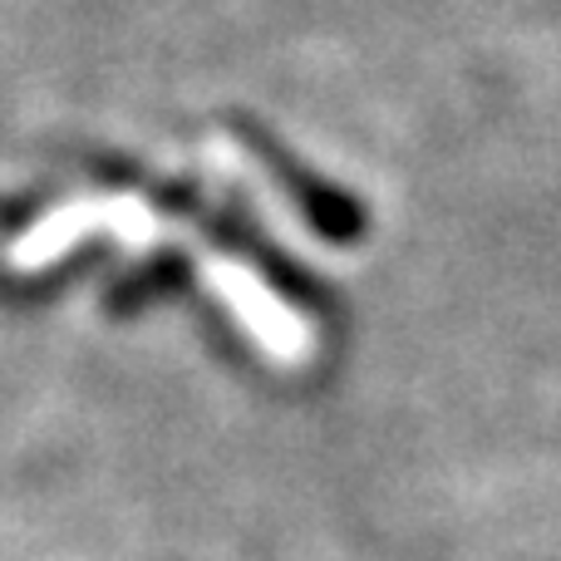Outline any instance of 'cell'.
Returning <instances> with one entry per match:
<instances>
[{
	"label": "cell",
	"mask_w": 561,
	"mask_h": 561,
	"mask_svg": "<svg viewBox=\"0 0 561 561\" xmlns=\"http://www.w3.org/2000/svg\"><path fill=\"white\" fill-rule=\"evenodd\" d=\"M237 128H242V138L256 148V158L272 168L276 183L286 187V197H296L300 217H306L320 237H330V242H340V247H350V242L365 237V207H359L355 197L340 193V187L325 183V178L306 173V168H300L276 138H266L262 128H252V124H237Z\"/></svg>",
	"instance_id": "6da1fadb"
}]
</instances>
